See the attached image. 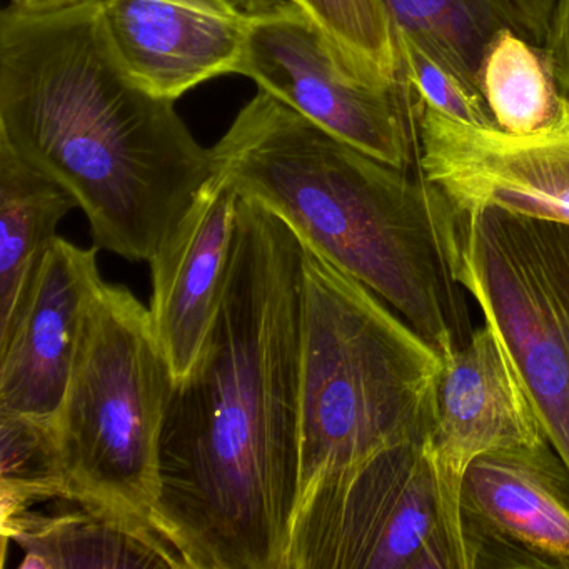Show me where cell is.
Here are the masks:
<instances>
[{
	"label": "cell",
	"mask_w": 569,
	"mask_h": 569,
	"mask_svg": "<svg viewBox=\"0 0 569 569\" xmlns=\"http://www.w3.org/2000/svg\"><path fill=\"white\" fill-rule=\"evenodd\" d=\"M302 244L239 192L228 281L174 379L151 525L188 569H284L299 495Z\"/></svg>",
	"instance_id": "obj_1"
},
{
	"label": "cell",
	"mask_w": 569,
	"mask_h": 569,
	"mask_svg": "<svg viewBox=\"0 0 569 569\" xmlns=\"http://www.w3.org/2000/svg\"><path fill=\"white\" fill-rule=\"evenodd\" d=\"M0 139L78 199L94 248L148 261L216 178L174 102L112 48L102 0L0 14Z\"/></svg>",
	"instance_id": "obj_2"
},
{
	"label": "cell",
	"mask_w": 569,
	"mask_h": 569,
	"mask_svg": "<svg viewBox=\"0 0 569 569\" xmlns=\"http://www.w3.org/2000/svg\"><path fill=\"white\" fill-rule=\"evenodd\" d=\"M211 151L241 194L372 289L442 358L471 339L451 264L458 209L419 164L379 161L264 91Z\"/></svg>",
	"instance_id": "obj_3"
},
{
	"label": "cell",
	"mask_w": 569,
	"mask_h": 569,
	"mask_svg": "<svg viewBox=\"0 0 569 569\" xmlns=\"http://www.w3.org/2000/svg\"><path fill=\"white\" fill-rule=\"evenodd\" d=\"M301 244L298 499L385 449L425 442L445 368L392 306Z\"/></svg>",
	"instance_id": "obj_4"
},
{
	"label": "cell",
	"mask_w": 569,
	"mask_h": 569,
	"mask_svg": "<svg viewBox=\"0 0 569 569\" xmlns=\"http://www.w3.org/2000/svg\"><path fill=\"white\" fill-rule=\"evenodd\" d=\"M172 386L151 311L128 286L102 281L52 419L61 501L151 525L161 496L162 428Z\"/></svg>",
	"instance_id": "obj_5"
},
{
	"label": "cell",
	"mask_w": 569,
	"mask_h": 569,
	"mask_svg": "<svg viewBox=\"0 0 569 569\" xmlns=\"http://www.w3.org/2000/svg\"><path fill=\"white\" fill-rule=\"evenodd\" d=\"M451 264L569 466V226L458 209Z\"/></svg>",
	"instance_id": "obj_6"
},
{
	"label": "cell",
	"mask_w": 569,
	"mask_h": 569,
	"mask_svg": "<svg viewBox=\"0 0 569 569\" xmlns=\"http://www.w3.org/2000/svg\"><path fill=\"white\" fill-rule=\"evenodd\" d=\"M284 569H469L426 441L392 446L305 492Z\"/></svg>",
	"instance_id": "obj_7"
},
{
	"label": "cell",
	"mask_w": 569,
	"mask_h": 569,
	"mask_svg": "<svg viewBox=\"0 0 569 569\" xmlns=\"http://www.w3.org/2000/svg\"><path fill=\"white\" fill-rule=\"evenodd\" d=\"M241 76L366 154L418 166L411 92L372 84L301 6L251 18Z\"/></svg>",
	"instance_id": "obj_8"
},
{
	"label": "cell",
	"mask_w": 569,
	"mask_h": 569,
	"mask_svg": "<svg viewBox=\"0 0 569 569\" xmlns=\"http://www.w3.org/2000/svg\"><path fill=\"white\" fill-rule=\"evenodd\" d=\"M418 164L459 211L498 208L569 226V98L529 134L476 126L415 101Z\"/></svg>",
	"instance_id": "obj_9"
},
{
	"label": "cell",
	"mask_w": 569,
	"mask_h": 569,
	"mask_svg": "<svg viewBox=\"0 0 569 569\" xmlns=\"http://www.w3.org/2000/svg\"><path fill=\"white\" fill-rule=\"evenodd\" d=\"M469 569H569V466L551 441L471 462L461 485Z\"/></svg>",
	"instance_id": "obj_10"
},
{
	"label": "cell",
	"mask_w": 569,
	"mask_h": 569,
	"mask_svg": "<svg viewBox=\"0 0 569 569\" xmlns=\"http://www.w3.org/2000/svg\"><path fill=\"white\" fill-rule=\"evenodd\" d=\"M545 441L549 439L541 419L508 351L491 326L482 322L461 349L445 359L435 425L426 439L446 515L462 542L466 469L489 452Z\"/></svg>",
	"instance_id": "obj_11"
},
{
	"label": "cell",
	"mask_w": 569,
	"mask_h": 569,
	"mask_svg": "<svg viewBox=\"0 0 569 569\" xmlns=\"http://www.w3.org/2000/svg\"><path fill=\"white\" fill-rule=\"evenodd\" d=\"M98 248L52 242L21 315L0 341V412L52 422L68 391L102 278Z\"/></svg>",
	"instance_id": "obj_12"
},
{
	"label": "cell",
	"mask_w": 569,
	"mask_h": 569,
	"mask_svg": "<svg viewBox=\"0 0 569 569\" xmlns=\"http://www.w3.org/2000/svg\"><path fill=\"white\" fill-rule=\"evenodd\" d=\"M116 54L139 86L176 102L241 74L251 18L232 0H102Z\"/></svg>",
	"instance_id": "obj_13"
},
{
	"label": "cell",
	"mask_w": 569,
	"mask_h": 569,
	"mask_svg": "<svg viewBox=\"0 0 569 569\" xmlns=\"http://www.w3.org/2000/svg\"><path fill=\"white\" fill-rule=\"evenodd\" d=\"M239 191L226 176L202 189L181 224L149 259L151 318L174 379L189 375L228 281Z\"/></svg>",
	"instance_id": "obj_14"
},
{
	"label": "cell",
	"mask_w": 569,
	"mask_h": 569,
	"mask_svg": "<svg viewBox=\"0 0 569 569\" xmlns=\"http://www.w3.org/2000/svg\"><path fill=\"white\" fill-rule=\"evenodd\" d=\"M54 512L2 521V539L21 549L19 569H188L149 522L72 502Z\"/></svg>",
	"instance_id": "obj_15"
},
{
	"label": "cell",
	"mask_w": 569,
	"mask_h": 569,
	"mask_svg": "<svg viewBox=\"0 0 569 569\" xmlns=\"http://www.w3.org/2000/svg\"><path fill=\"white\" fill-rule=\"evenodd\" d=\"M395 34L405 36L478 92L486 49L501 32L546 48L556 0H382ZM482 96V94H481Z\"/></svg>",
	"instance_id": "obj_16"
},
{
	"label": "cell",
	"mask_w": 569,
	"mask_h": 569,
	"mask_svg": "<svg viewBox=\"0 0 569 569\" xmlns=\"http://www.w3.org/2000/svg\"><path fill=\"white\" fill-rule=\"evenodd\" d=\"M76 208L66 186L0 139V341L21 315L59 222Z\"/></svg>",
	"instance_id": "obj_17"
},
{
	"label": "cell",
	"mask_w": 569,
	"mask_h": 569,
	"mask_svg": "<svg viewBox=\"0 0 569 569\" xmlns=\"http://www.w3.org/2000/svg\"><path fill=\"white\" fill-rule=\"evenodd\" d=\"M478 84L496 128L509 134L545 128L562 98L545 49L509 31L486 49Z\"/></svg>",
	"instance_id": "obj_18"
},
{
	"label": "cell",
	"mask_w": 569,
	"mask_h": 569,
	"mask_svg": "<svg viewBox=\"0 0 569 569\" xmlns=\"http://www.w3.org/2000/svg\"><path fill=\"white\" fill-rule=\"evenodd\" d=\"M52 422L0 412V519L61 501Z\"/></svg>",
	"instance_id": "obj_19"
},
{
	"label": "cell",
	"mask_w": 569,
	"mask_h": 569,
	"mask_svg": "<svg viewBox=\"0 0 569 569\" xmlns=\"http://www.w3.org/2000/svg\"><path fill=\"white\" fill-rule=\"evenodd\" d=\"M341 46L356 68L379 88L401 89L395 29L382 0H292Z\"/></svg>",
	"instance_id": "obj_20"
},
{
	"label": "cell",
	"mask_w": 569,
	"mask_h": 569,
	"mask_svg": "<svg viewBox=\"0 0 569 569\" xmlns=\"http://www.w3.org/2000/svg\"><path fill=\"white\" fill-rule=\"evenodd\" d=\"M402 86L416 101L476 126H495L485 98L405 36L395 34ZM496 128V126H495Z\"/></svg>",
	"instance_id": "obj_21"
},
{
	"label": "cell",
	"mask_w": 569,
	"mask_h": 569,
	"mask_svg": "<svg viewBox=\"0 0 569 569\" xmlns=\"http://www.w3.org/2000/svg\"><path fill=\"white\" fill-rule=\"evenodd\" d=\"M545 51L559 89L569 98V0H556L555 21Z\"/></svg>",
	"instance_id": "obj_22"
},
{
	"label": "cell",
	"mask_w": 569,
	"mask_h": 569,
	"mask_svg": "<svg viewBox=\"0 0 569 569\" xmlns=\"http://www.w3.org/2000/svg\"><path fill=\"white\" fill-rule=\"evenodd\" d=\"M81 0H11L9 8L28 14H41V12L58 11L78 4Z\"/></svg>",
	"instance_id": "obj_23"
},
{
	"label": "cell",
	"mask_w": 569,
	"mask_h": 569,
	"mask_svg": "<svg viewBox=\"0 0 569 569\" xmlns=\"http://www.w3.org/2000/svg\"><path fill=\"white\" fill-rule=\"evenodd\" d=\"M239 9L249 18L256 16L269 14V12L278 11L288 4H295L292 0H232Z\"/></svg>",
	"instance_id": "obj_24"
}]
</instances>
